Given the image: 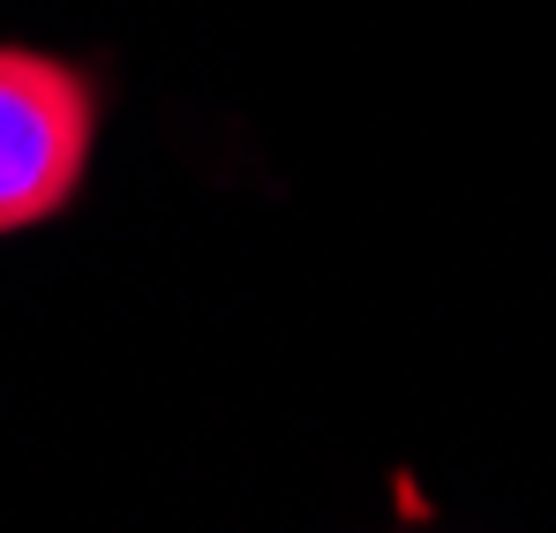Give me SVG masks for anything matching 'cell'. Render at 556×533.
Returning <instances> with one entry per match:
<instances>
[{"instance_id": "obj_1", "label": "cell", "mask_w": 556, "mask_h": 533, "mask_svg": "<svg viewBox=\"0 0 556 533\" xmlns=\"http://www.w3.org/2000/svg\"><path fill=\"white\" fill-rule=\"evenodd\" d=\"M91 143H98L91 68L38 53V46H0V233L53 218L91 174Z\"/></svg>"}]
</instances>
